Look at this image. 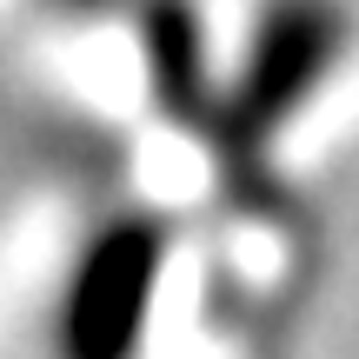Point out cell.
I'll use <instances>...</instances> for the list:
<instances>
[{
  "mask_svg": "<svg viewBox=\"0 0 359 359\" xmlns=\"http://www.w3.org/2000/svg\"><path fill=\"white\" fill-rule=\"evenodd\" d=\"M147 60H154L160 100L180 107V114L200 127L206 120V107H200V93H206V80H200V27H193V13L180 7V0H160V7L147 13Z\"/></svg>",
  "mask_w": 359,
  "mask_h": 359,
  "instance_id": "3",
  "label": "cell"
},
{
  "mask_svg": "<svg viewBox=\"0 0 359 359\" xmlns=\"http://www.w3.org/2000/svg\"><path fill=\"white\" fill-rule=\"evenodd\" d=\"M167 273V219L154 213H114L60 286L53 313V353L60 359H140L154 293Z\"/></svg>",
  "mask_w": 359,
  "mask_h": 359,
  "instance_id": "2",
  "label": "cell"
},
{
  "mask_svg": "<svg viewBox=\"0 0 359 359\" xmlns=\"http://www.w3.org/2000/svg\"><path fill=\"white\" fill-rule=\"evenodd\" d=\"M353 40L346 0H266L246 34V53L233 67L226 93L213 107V140L233 167L266 154V140L326 87Z\"/></svg>",
  "mask_w": 359,
  "mask_h": 359,
  "instance_id": "1",
  "label": "cell"
}]
</instances>
